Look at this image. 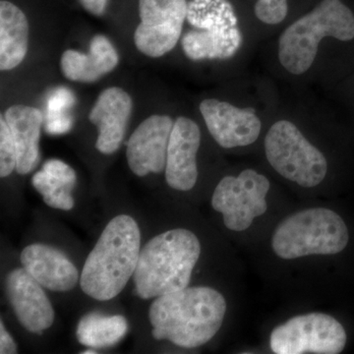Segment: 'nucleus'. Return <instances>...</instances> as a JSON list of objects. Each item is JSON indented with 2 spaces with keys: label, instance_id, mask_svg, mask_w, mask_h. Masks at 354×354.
I'll return each mask as SVG.
<instances>
[{
  "label": "nucleus",
  "instance_id": "1",
  "mask_svg": "<svg viewBox=\"0 0 354 354\" xmlns=\"http://www.w3.org/2000/svg\"><path fill=\"white\" fill-rule=\"evenodd\" d=\"M227 302L207 286L185 288L156 298L149 310L153 337L183 348H199L223 325Z\"/></svg>",
  "mask_w": 354,
  "mask_h": 354
},
{
  "label": "nucleus",
  "instance_id": "2",
  "mask_svg": "<svg viewBox=\"0 0 354 354\" xmlns=\"http://www.w3.org/2000/svg\"><path fill=\"white\" fill-rule=\"evenodd\" d=\"M141 234L138 223L127 215L109 221L86 259L81 290L99 301H109L124 290L138 263Z\"/></svg>",
  "mask_w": 354,
  "mask_h": 354
},
{
  "label": "nucleus",
  "instance_id": "3",
  "mask_svg": "<svg viewBox=\"0 0 354 354\" xmlns=\"http://www.w3.org/2000/svg\"><path fill=\"white\" fill-rule=\"evenodd\" d=\"M200 254L201 244L190 230L177 228L157 235L140 252L133 274L135 292L151 299L187 288Z\"/></svg>",
  "mask_w": 354,
  "mask_h": 354
},
{
  "label": "nucleus",
  "instance_id": "4",
  "mask_svg": "<svg viewBox=\"0 0 354 354\" xmlns=\"http://www.w3.org/2000/svg\"><path fill=\"white\" fill-rule=\"evenodd\" d=\"M326 37L339 41L354 39L353 13L341 0H323L313 11L290 25L279 39V62L290 73H305Z\"/></svg>",
  "mask_w": 354,
  "mask_h": 354
},
{
  "label": "nucleus",
  "instance_id": "5",
  "mask_svg": "<svg viewBox=\"0 0 354 354\" xmlns=\"http://www.w3.org/2000/svg\"><path fill=\"white\" fill-rule=\"evenodd\" d=\"M349 239L344 220L325 208L305 209L288 216L274 230L272 246L281 259L342 252Z\"/></svg>",
  "mask_w": 354,
  "mask_h": 354
},
{
  "label": "nucleus",
  "instance_id": "6",
  "mask_svg": "<svg viewBox=\"0 0 354 354\" xmlns=\"http://www.w3.org/2000/svg\"><path fill=\"white\" fill-rule=\"evenodd\" d=\"M187 20L194 29L183 37V48L190 59H227L241 48L239 21L227 0H192Z\"/></svg>",
  "mask_w": 354,
  "mask_h": 354
},
{
  "label": "nucleus",
  "instance_id": "7",
  "mask_svg": "<svg viewBox=\"0 0 354 354\" xmlns=\"http://www.w3.org/2000/svg\"><path fill=\"white\" fill-rule=\"evenodd\" d=\"M266 156L281 176L302 187L319 185L328 165L322 153L288 120L274 123L265 139Z\"/></svg>",
  "mask_w": 354,
  "mask_h": 354
},
{
  "label": "nucleus",
  "instance_id": "8",
  "mask_svg": "<svg viewBox=\"0 0 354 354\" xmlns=\"http://www.w3.org/2000/svg\"><path fill=\"white\" fill-rule=\"evenodd\" d=\"M346 334L334 317L323 313L297 316L272 330L270 344L277 354H337Z\"/></svg>",
  "mask_w": 354,
  "mask_h": 354
},
{
  "label": "nucleus",
  "instance_id": "9",
  "mask_svg": "<svg viewBox=\"0 0 354 354\" xmlns=\"http://www.w3.org/2000/svg\"><path fill=\"white\" fill-rule=\"evenodd\" d=\"M270 190L267 177L253 169H245L239 176H225L216 185L212 206L223 214L228 230L243 232L254 218L267 211L266 196Z\"/></svg>",
  "mask_w": 354,
  "mask_h": 354
},
{
  "label": "nucleus",
  "instance_id": "10",
  "mask_svg": "<svg viewBox=\"0 0 354 354\" xmlns=\"http://www.w3.org/2000/svg\"><path fill=\"white\" fill-rule=\"evenodd\" d=\"M187 11L186 0H140L141 23L134 35L136 48L150 57L171 51L180 38Z\"/></svg>",
  "mask_w": 354,
  "mask_h": 354
},
{
  "label": "nucleus",
  "instance_id": "11",
  "mask_svg": "<svg viewBox=\"0 0 354 354\" xmlns=\"http://www.w3.org/2000/svg\"><path fill=\"white\" fill-rule=\"evenodd\" d=\"M200 111L209 132L223 148L251 145L259 137L261 121L252 109L208 99L201 102Z\"/></svg>",
  "mask_w": 354,
  "mask_h": 354
},
{
  "label": "nucleus",
  "instance_id": "12",
  "mask_svg": "<svg viewBox=\"0 0 354 354\" xmlns=\"http://www.w3.org/2000/svg\"><path fill=\"white\" fill-rule=\"evenodd\" d=\"M174 124L169 116L156 114L144 120L132 133L127 157L133 174L142 177L165 171Z\"/></svg>",
  "mask_w": 354,
  "mask_h": 354
},
{
  "label": "nucleus",
  "instance_id": "13",
  "mask_svg": "<svg viewBox=\"0 0 354 354\" xmlns=\"http://www.w3.org/2000/svg\"><path fill=\"white\" fill-rule=\"evenodd\" d=\"M7 297L21 325L32 334H41L53 326L55 310L39 285L24 268L9 272Z\"/></svg>",
  "mask_w": 354,
  "mask_h": 354
},
{
  "label": "nucleus",
  "instance_id": "14",
  "mask_svg": "<svg viewBox=\"0 0 354 354\" xmlns=\"http://www.w3.org/2000/svg\"><path fill=\"white\" fill-rule=\"evenodd\" d=\"M201 132L194 121L177 118L167 147L165 179L172 189L189 191L197 183L196 156Z\"/></svg>",
  "mask_w": 354,
  "mask_h": 354
},
{
  "label": "nucleus",
  "instance_id": "15",
  "mask_svg": "<svg viewBox=\"0 0 354 354\" xmlns=\"http://www.w3.org/2000/svg\"><path fill=\"white\" fill-rule=\"evenodd\" d=\"M132 111L131 97L122 88H106L91 111V122L99 130L95 148L111 155L120 149Z\"/></svg>",
  "mask_w": 354,
  "mask_h": 354
},
{
  "label": "nucleus",
  "instance_id": "16",
  "mask_svg": "<svg viewBox=\"0 0 354 354\" xmlns=\"http://www.w3.org/2000/svg\"><path fill=\"white\" fill-rule=\"evenodd\" d=\"M20 260L26 271L48 290L66 292L73 290L80 281L73 263L55 247L31 244L22 251Z\"/></svg>",
  "mask_w": 354,
  "mask_h": 354
},
{
  "label": "nucleus",
  "instance_id": "17",
  "mask_svg": "<svg viewBox=\"0 0 354 354\" xmlns=\"http://www.w3.org/2000/svg\"><path fill=\"white\" fill-rule=\"evenodd\" d=\"M4 118L15 144L16 171L19 174H30L39 162L43 113L32 106L15 104L7 109Z\"/></svg>",
  "mask_w": 354,
  "mask_h": 354
},
{
  "label": "nucleus",
  "instance_id": "18",
  "mask_svg": "<svg viewBox=\"0 0 354 354\" xmlns=\"http://www.w3.org/2000/svg\"><path fill=\"white\" fill-rule=\"evenodd\" d=\"M118 60V51L111 41L97 35L91 41L87 55L77 50L64 51L60 64L64 76L69 80L92 83L113 71Z\"/></svg>",
  "mask_w": 354,
  "mask_h": 354
},
{
  "label": "nucleus",
  "instance_id": "19",
  "mask_svg": "<svg viewBox=\"0 0 354 354\" xmlns=\"http://www.w3.org/2000/svg\"><path fill=\"white\" fill-rule=\"evenodd\" d=\"M29 41V23L12 2H0V69L11 70L24 60Z\"/></svg>",
  "mask_w": 354,
  "mask_h": 354
},
{
  "label": "nucleus",
  "instance_id": "20",
  "mask_svg": "<svg viewBox=\"0 0 354 354\" xmlns=\"http://www.w3.org/2000/svg\"><path fill=\"white\" fill-rule=\"evenodd\" d=\"M127 330L128 323L123 316L88 313L78 323L76 337L88 348H108L120 342Z\"/></svg>",
  "mask_w": 354,
  "mask_h": 354
},
{
  "label": "nucleus",
  "instance_id": "21",
  "mask_svg": "<svg viewBox=\"0 0 354 354\" xmlns=\"http://www.w3.org/2000/svg\"><path fill=\"white\" fill-rule=\"evenodd\" d=\"M32 185L44 198L48 206L69 211L74 207L71 188L41 169L32 177Z\"/></svg>",
  "mask_w": 354,
  "mask_h": 354
},
{
  "label": "nucleus",
  "instance_id": "22",
  "mask_svg": "<svg viewBox=\"0 0 354 354\" xmlns=\"http://www.w3.org/2000/svg\"><path fill=\"white\" fill-rule=\"evenodd\" d=\"M17 155L12 135L7 125L6 118L0 120V176L7 177L16 169Z\"/></svg>",
  "mask_w": 354,
  "mask_h": 354
},
{
  "label": "nucleus",
  "instance_id": "23",
  "mask_svg": "<svg viewBox=\"0 0 354 354\" xmlns=\"http://www.w3.org/2000/svg\"><path fill=\"white\" fill-rule=\"evenodd\" d=\"M288 9L286 0H258L255 14L266 24L274 25L285 20Z\"/></svg>",
  "mask_w": 354,
  "mask_h": 354
},
{
  "label": "nucleus",
  "instance_id": "24",
  "mask_svg": "<svg viewBox=\"0 0 354 354\" xmlns=\"http://www.w3.org/2000/svg\"><path fill=\"white\" fill-rule=\"evenodd\" d=\"M43 171L50 176L62 181L71 189H73L76 184V174L72 167L59 160H48L44 162Z\"/></svg>",
  "mask_w": 354,
  "mask_h": 354
},
{
  "label": "nucleus",
  "instance_id": "25",
  "mask_svg": "<svg viewBox=\"0 0 354 354\" xmlns=\"http://www.w3.org/2000/svg\"><path fill=\"white\" fill-rule=\"evenodd\" d=\"M0 353H17V344L4 327L3 321H0Z\"/></svg>",
  "mask_w": 354,
  "mask_h": 354
},
{
  "label": "nucleus",
  "instance_id": "26",
  "mask_svg": "<svg viewBox=\"0 0 354 354\" xmlns=\"http://www.w3.org/2000/svg\"><path fill=\"white\" fill-rule=\"evenodd\" d=\"M86 10L95 15H102L106 10L108 0H80Z\"/></svg>",
  "mask_w": 354,
  "mask_h": 354
},
{
  "label": "nucleus",
  "instance_id": "27",
  "mask_svg": "<svg viewBox=\"0 0 354 354\" xmlns=\"http://www.w3.org/2000/svg\"><path fill=\"white\" fill-rule=\"evenodd\" d=\"M84 354H93V353H97V351H93V349H88L87 351H84Z\"/></svg>",
  "mask_w": 354,
  "mask_h": 354
}]
</instances>
